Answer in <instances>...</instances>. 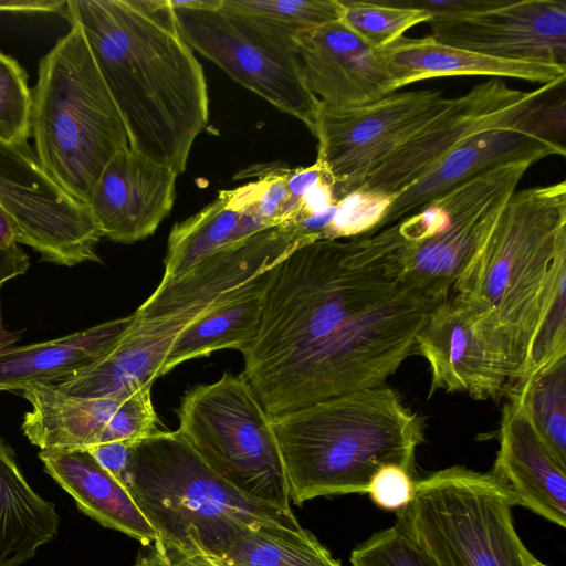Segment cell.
Instances as JSON below:
<instances>
[{
  "instance_id": "6da1fadb",
  "label": "cell",
  "mask_w": 566,
  "mask_h": 566,
  "mask_svg": "<svg viewBox=\"0 0 566 566\" xmlns=\"http://www.w3.org/2000/svg\"><path fill=\"white\" fill-rule=\"evenodd\" d=\"M447 300L406 283L377 233L303 244L271 272L242 375L271 417L386 385Z\"/></svg>"
},
{
  "instance_id": "7a4b0ae2",
  "label": "cell",
  "mask_w": 566,
  "mask_h": 566,
  "mask_svg": "<svg viewBox=\"0 0 566 566\" xmlns=\"http://www.w3.org/2000/svg\"><path fill=\"white\" fill-rule=\"evenodd\" d=\"M62 15L82 29L130 148L182 174L209 97L169 0H69Z\"/></svg>"
},
{
  "instance_id": "3957f363",
  "label": "cell",
  "mask_w": 566,
  "mask_h": 566,
  "mask_svg": "<svg viewBox=\"0 0 566 566\" xmlns=\"http://www.w3.org/2000/svg\"><path fill=\"white\" fill-rule=\"evenodd\" d=\"M291 502L366 493L373 475L396 464L412 476L423 421L390 387L336 396L271 417Z\"/></svg>"
},
{
  "instance_id": "277c9868",
  "label": "cell",
  "mask_w": 566,
  "mask_h": 566,
  "mask_svg": "<svg viewBox=\"0 0 566 566\" xmlns=\"http://www.w3.org/2000/svg\"><path fill=\"white\" fill-rule=\"evenodd\" d=\"M565 259L566 182L515 190L452 289L510 357L515 384L549 277Z\"/></svg>"
},
{
  "instance_id": "5b68a950",
  "label": "cell",
  "mask_w": 566,
  "mask_h": 566,
  "mask_svg": "<svg viewBox=\"0 0 566 566\" xmlns=\"http://www.w3.org/2000/svg\"><path fill=\"white\" fill-rule=\"evenodd\" d=\"M158 541L220 557L243 525L301 532L292 510L252 499L216 473L178 431L136 441L124 478Z\"/></svg>"
},
{
  "instance_id": "8992f818",
  "label": "cell",
  "mask_w": 566,
  "mask_h": 566,
  "mask_svg": "<svg viewBox=\"0 0 566 566\" xmlns=\"http://www.w3.org/2000/svg\"><path fill=\"white\" fill-rule=\"evenodd\" d=\"M70 25L40 60L32 91L31 136L45 171L87 205L107 164L130 145L82 29Z\"/></svg>"
},
{
  "instance_id": "52a82bcc",
  "label": "cell",
  "mask_w": 566,
  "mask_h": 566,
  "mask_svg": "<svg viewBox=\"0 0 566 566\" xmlns=\"http://www.w3.org/2000/svg\"><path fill=\"white\" fill-rule=\"evenodd\" d=\"M514 505L492 472L454 465L415 483L396 525L439 566H535L515 531Z\"/></svg>"
},
{
  "instance_id": "ba28073f",
  "label": "cell",
  "mask_w": 566,
  "mask_h": 566,
  "mask_svg": "<svg viewBox=\"0 0 566 566\" xmlns=\"http://www.w3.org/2000/svg\"><path fill=\"white\" fill-rule=\"evenodd\" d=\"M533 164L520 160L486 169L379 230L402 280L423 293L449 298Z\"/></svg>"
},
{
  "instance_id": "9c48e42d",
  "label": "cell",
  "mask_w": 566,
  "mask_h": 566,
  "mask_svg": "<svg viewBox=\"0 0 566 566\" xmlns=\"http://www.w3.org/2000/svg\"><path fill=\"white\" fill-rule=\"evenodd\" d=\"M177 416V430L216 473L243 494L291 511L271 416L243 375L224 373L191 388Z\"/></svg>"
},
{
  "instance_id": "30bf717a",
  "label": "cell",
  "mask_w": 566,
  "mask_h": 566,
  "mask_svg": "<svg viewBox=\"0 0 566 566\" xmlns=\"http://www.w3.org/2000/svg\"><path fill=\"white\" fill-rule=\"evenodd\" d=\"M178 30L192 49L235 82L312 132L319 99L303 78L292 34L230 10L222 0H169Z\"/></svg>"
},
{
  "instance_id": "8fae6325",
  "label": "cell",
  "mask_w": 566,
  "mask_h": 566,
  "mask_svg": "<svg viewBox=\"0 0 566 566\" xmlns=\"http://www.w3.org/2000/svg\"><path fill=\"white\" fill-rule=\"evenodd\" d=\"M564 81L524 92L495 77L448 105L373 166L358 189L395 197L430 167L473 135L504 127H522L560 144L565 133V102L545 104L543 96ZM357 189V190H358Z\"/></svg>"
},
{
  "instance_id": "7c38bea8",
  "label": "cell",
  "mask_w": 566,
  "mask_h": 566,
  "mask_svg": "<svg viewBox=\"0 0 566 566\" xmlns=\"http://www.w3.org/2000/svg\"><path fill=\"white\" fill-rule=\"evenodd\" d=\"M0 208L17 242L42 261L65 266L101 261L96 247L103 235L88 206L53 180L29 142L0 140Z\"/></svg>"
},
{
  "instance_id": "4fadbf2b",
  "label": "cell",
  "mask_w": 566,
  "mask_h": 566,
  "mask_svg": "<svg viewBox=\"0 0 566 566\" xmlns=\"http://www.w3.org/2000/svg\"><path fill=\"white\" fill-rule=\"evenodd\" d=\"M441 91L390 93L370 104L336 109L321 102L313 135L317 161L334 178L338 201L358 189L369 169L443 109Z\"/></svg>"
},
{
  "instance_id": "5bb4252c",
  "label": "cell",
  "mask_w": 566,
  "mask_h": 566,
  "mask_svg": "<svg viewBox=\"0 0 566 566\" xmlns=\"http://www.w3.org/2000/svg\"><path fill=\"white\" fill-rule=\"evenodd\" d=\"M317 241L295 220L268 227L201 260L184 274L160 282L134 313L139 321L196 307L217 306L269 274L303 244Z\"/></svg>"
},
{
  "instance_id": "9a60e30c",
  "label": "cell",
  "mask_w": 566,
  "mask_h": 566,
  "mask_svg": "<svg viewBox=\"0 0 566 566\" xmlns=\"http://www.w3.org/2000/svg\"><path fill=\"white\" fill-rule=\"evenodd\" d=\"M31 403L21 424L41 450L88 449L112 441H138L157 431L150 388L98 398L64 394L52 385L22 390Z\"/></svg>"
},
{
  "instance_id": "2e32d148",
  "label": "cell",
  "mask_w": 566,
  "mask_h": 566,
  "mask_svg": "<svg viewBox=\"0 0 566 566\" xmlns=\"http://www.w3.org/2000/svg\"><path fill=\"white\" fill-rule=\"evenodd\" d=\"M417 354L430 368L429 397L437 390L497 399L515 382L507 354L465 302L449 297L429 317L417 338Z\"/></svg>"
},
{
  "instance_id": "e0dca14e",
  "label": "cell",
  "mask_w": 566,
  "mask_h": 566,
  "mask_svg": "<svg viewBox=\"0 0 566 566\" xmlns=\"http://www.w3.org/2000/svg\"><path fill=\"white\" fill-rule=\"evenodd\" d=\"M429 24L430 36L448 45L503 60L566 66L564 0H505Z\"/></svg>"
},
{
  "instance_id": "ac0fdd59",
  "label": "cell",
  "mask_w": 566,
  "mask_h": 566,
  "mask_svg": "<svg viewBox=\"0 0 566 566\" xmlns=\"http://www.w3.org/2000/svg\"><path fill=\"white\" fill-rule=\"evenodd\" d=\"M293 42L305 84L332 108L364 106L395 92L381 50L342 20L298 32Z\"/></svg>"
},
{
  "instance_id": "d6986e66",
  "label": "cell",
  "mask_w": 566,
  "mask_h": 566,
  "mask_svg": "<svg viewBox=\"0 0 566 566\" xmlns=\"http://www.w3.org/2000/svg\"><path fill=\"white\" fill-rule=\"evenodd\" d=\"M177 177L130 147L117 153L87 203L102 235L125 244L151 235L174 207Z\"/></svg>"
},
{
  "instance_id": "ffe728a7",
  "label": "cell",
  "mask_w": 566,
  "mask_h": 566,
  "mask_svg": "<svg viewBox=\"0 0 566 566\" xmlns=\"http://www.w3.org/2000/svg\"><path fill=\"white\" fill-rule=\"evenodd\" d=\"M214 307L188 308L148 321L135 315L127 333L99 360L51 385L64 394L85 398L151 388L161 377L167 355L180 333Z\"/></svg>"
},
{
  "instance_id": "44dd1931",
  "label": "cell",
  "mask_w": 566,
  "mask_h": 566,
  "mask_svg": "<svg viewBox=\"0 0 566 566\" xmlns=\"http://www.w3.org/2000/svg\"><path fill=\"white\" fill-rule=\"evenodd\" d=\"M565 154L564 145L527 128H494L473 135L396 195L376 231L399 222L429 200L494 166L520 160L536 163Z\"/></svg>"
},
{
  "instance_id": "7402d4cb",
  "label": "cell",
  "mask_w": 566,
  "mask_h": 566,
  "mask_svg": "<svg viewBox=\"0 0 566 566\" xmlns=\"http://www.w3.org/2000/svg\"><path fill=\"white\" fill-rule=\"evenodd\" d=\"M491 471L511 492L516 504L566 526V469L549 453L518 398L509 394Z\"/></svg>"
},
{
  "instance_id": "603a6c76",
  "label": "cell",
  "mask_w": 566,
  "mask_h": 566,
  "mask_svg": "<svg viewBox=\"0 0 566 566\" xmlns=\"http://www.w3.org/2000/svg\"><path fill=\"white\" fill-rule=\"evenodd\" d=\"M45 472L101 525L119 531L144 545L158 541L128 488L85 449H48L39 452Z\"/></svg>"
},
{
  "instance_id": "cb8c5ba5",
  "label": "cell",
  "mask_w": 566,
  "mask_h": 566,
  "mask_svg": "<svg viewBox=\"0 0 566 566\" xmlns=\"http://www.w3.org/2000/svg\"><path fill=\"white\" fill-rule=\"evenodd\" d=\"M395 91L412 82L440 76L512 77L546 85L565 81L566 66L492 57L448 45L431 36H402L381 49Z\"/></svg>"
},
{
  "instance_id": "d4e9b609",
  "label": "cell",
  "mask_w": 566,
  "mask_h": 566,
  "mask_svg": "<svg viewBox=\"0 0 566 566\" xmlns=\"http://www.w3.org/2000/svg\"><path fill=\"white\" fill-rule=\"evenodd\" d=\"M135 314L61 338L0 350V391L51 385L93 365L127 333Z\"/></svg>"
},
{
  "instance_id": "484cf974",
  "label": "cell",
  "mask_w": 566,
  "mask_h": 566,
  "mask_svg": "<svg viewBox=\"0 0 566 566\" xmlns=\"http://www.w3.org/2000/svg\"><path fill=\"white\" fill-rule=\"evenodd\" d=\"M274 224L277 223L266 222L255 210L254 182L219 191L212 202L172 227L160 282L184 274L207 256Z\"/></svg>"
},
{
  "instance_id": "4316f807",
  "label": "cell",
  "mask_w": 566,
  "mask_h": 566,
  "mask_svg": "<svg viewBox=\"0 0 566 566\" xmlns=\"http://www.w3.org/2000/svg\"><path fill=\"white\" fill-rule=\"evenodd\" d=\"M55 505L23 475L12 448L0 437V566H20L59 533Z\"/></svg>"
},
{
  "instance_id": "83f0119b",
  "label": "cell",
  "mask_w": 566,
  "mask_h": 566,
  "mask_svg": "<svg viewBox=\"0 0 566 566\" xmlns=\"http://www.w3.org/2000/svg\"><path fill=\"white\" fill-rule=\"evenodd\" d=\"M271 272L185 328L167 355L161 376L187 360L213 352H242L247 348L259 331L264 291Z\"/></svg>"
},
{
  "instance_id": "f1b7e54d",
  "label": "cell",
  "mask_w": 566,
  "mask_h": 566,
  "mask_svg": "<svg viewBox=\"0 0 566 566\" xmlns=\"http://www.w3.org/2000/svg\"><path fill=\"white\" fill-rule=\"evenodd\" d=\"M218 558L224 566H342L305 528L290 532L248 524Z\"/></svg>"
},
{
  "instance_id": "f546056e",
  "label": "cell",
  "mask_w": 566,
  "mask_h": 566,
  "mask_svg": "<svg viewBox=\"0 0 566 566\" xmlns=\"http://www.w3.org/2000/svg\"><path fill=\"white\" fill-rule=\"evenodd\" d=\"M509 394L518 398L549 453L566 469V356L516 382Z\"/></svg>"
},
{
  "instance_id": "4dcf8cb0",
  "label": "cell",
  "mask_w": 566,
  "mask_h": 566,
  "mask_svg": "<svg viewBox=\"0 0 566 566\" xmlns=\"http://www.w3.org/2000/svg\"><path fill=\"white\" fill-rule=\"evenodd\" d=\"M565 356L566 259L557 264L549 277L520 381Z\"/></svg>"
},
{
  "instance_id": "1f68e13d",
  "label": "cell",
  "mask_w": 566,
  "mask_h": 566,
  "mask_svg": "<svg viewBox=\"0 0 566 566\" xmlns=\"http://www.w3.org/2000/svg\"><path fill=\"white\" fill-rule=\"evenodd\" d=\"M340 20L374 49L381 50L403 36L412 27L429 22L421 9L396 6L386 0H342Z\"/></svg>"
},
{
  "instance_id": "d6a6232c",
  "label": "cell",
  "mask_w": 566,
  "mask_h": 566,
  "mask_svg": "<svg viewBox=\"0 0 566 566\" xmlns=\"http://www.w3.org/2000/svg\"><path fill=\"white\" fill-rule=\"evenodd\" d=\"M222 4L292 35L340 20L343 14L342 0H222Z\"/></svg>"
},
{
  "instance_id": "836d02e7",
  "label": "cell",
  "mask_w": 566,
  "mask_h": 566,
  "mask_svg": "<svg viewBox=\"0 0 566 566\" xmlns=\"http://www.w3.org/2000/svg\"><path fill=\"white\" fill-rule=\"evenodd\" d=\"M31 113L32 91L28 75L17 60L0 51V140L28 142Z\"/></svg>"
},
{
  "instance_id": "e575fe53",
  "label": "cell",
  "mask_w": 566,
  "mask_h": 566,
  "mask_svg": "<svg viewBox=\"0 0 566 566\" xmlns=\"http://www.w3.org/2000/svg\"><path fill=\"white\" fill-rule=\"evenodd\" d=\"M394 197L368 190H355L336 203L324 240L353 239L373 233L384 219Z\"/></svg>"
},
{
  "instance_id": "d590c367",
  "label": "cell",
  "mask_w": 566,
  "mask_h": 566,
  "mask_svg": "<svg viewBox=\"0 0 566 566\" xmlns=\"http://www.w3.org/2000/svg\"><path fill=\"white\" fill-rule=\"evenodd\" d=\"M352 566H439L396 524L374 534L350 554Z\"/></svg>"
},
{
  "instance_id": "8d00e7d4",
  "label": "cell",
  "mask_w": 566,
  "mask_h": 566,
  "mask_svg": "<svg viewBox=\"0 0 566 566\" xmlns=\"http://www.w3.org/2000/svg\"><path fill=\"white\" fill-rule=\"evenodd\" d=\"M413 476L396 464L381 467L370 479L367 492L371 501L388 511H400L413 497Z\"/></svg>"
},
{
  "instance_id": "74e56055",
  "label": "cell",
  "mask_w": 566,
  "mask_h": 566,
  "mask_svg": "<svg viewBox=\"0 0 566 566\" xmlns=\"http://www.w3.org/2000/svg\"><path fill=\"white\" fill-rule=\"evenodd\" d=\"M134 566H224L222 562L201 551H184L154 542Z\"/></svg>"
},
{
  "instance_id": "f35d334b",
  "label": "cell",
  "mask_w": 566,
  "mask_h": 566,
  "mask_svg": "<svg viewBox=\"0 0 566 566\" xmlns=\"http://www.w3.org/2000/svg\"><path fill=\"white\" fill-rule=\"evenodd\" d=\"M401 7L421 9L432 19L460 17L502 4L505 0H386Z\"/></svg>"
},
{
  "instance_id": "ab89813d",
  "label": "cell",
  "mask_w": 566,
  "mask_h": 566,
  "mask_svg": "<svg viewBox=\"0 0 566 566\" xmlns=\"http://www.w3.org/2000/svg\"><path fill=\"white\" fill-rule=\"evenodd\" d=\"M135 442L136 441L128 440L112 441L85 450H87L103 468L124 483L125 473Z\"/></svg>"
},
{
  "instance_id": "60d3db41",
  "label": "cell",
  "mask_w": 566,
  "mask_h": 566,
  "mask_svg": "<svg viewBox=\"0 0 566 566\" xmlns=\"http://www.w3.org/2000/svg\"><path fill=\"white\" fill-rule=\"evenodd\" d=\"M29 265V256L19 244L8 250H0V292L7 282L24 274L28 271ZM7 332L8 331L4 329L2 323L0 298V335Z\"/></svg>"
},
{
  "instance_id": "b9f144b4",
  "label": "cell",
  "mask_w": 566,
  "mask_h": 566,
  "mask_svg": "<svg viewBox=\"0 0 566 566\" xmlns=\"http://www.w3.org/2000/svg\"><path fill=\"white\" fill-rule=\"evenodd\" d=\"M65 6L56 0H0V12L62 14Z\"/></svg>"
},
{
  "instance_id": "7bdbcfd3",
  "label": "cell",
  "mask_w": 566,
  "mask_h": 566,
  "mask_svg": "<svg viewBox=\"0 0 566 566\" xmlns=\"http://www.w3.org/2000/svg\"><path fill=\"white\" fill-rule=\"evenodd\" d=\"M18 244L12 224L0 208V250H8Z\"/></svg>"
},
{
  "instance_id": "ee69618b",
  "label": "cell",
  "mask_w": 566,
  "mask_h": 566,
  "mask_svg": "<svg viewBox=\"0 0 566 566\" xmlns=\"http://www.w3.org/2000/svg\"><path fill=\"white\" fill-rule=\"evenodd\" d=\"M15 342L17 337L9 332L0 335V350L11 347Z\"/></svg>"
},
{
  "instance_id": "f6af8a7d",
  "label": "cell",
  "mask_w": 566,
  "mask_h": 566,
  "mask_svg": "<svg viewBox=\"0 0 566 566\" xmlns=\"http://www.w3.org/2000/svg\"><path fill=\"white\" fill-rule=\"evenodd\" d=\"M535 566H548V565H545V564H543L542 562L537 560V562H536V564H535Z\"/></svg>"
}]
</instances>
